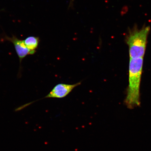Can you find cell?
<instances>
[{"label":"cell","instance_id":"2","mask_svg":"<svg viewBox=\"0 0 151 151\" xmlns=\"http://www.w3.org/2000/svg\"><path fill=\"white\" fill-rule=\"evenodd\" d=\"M150 31L149 26L140 29L134 27L128 30L126 42L129 47L130 58H143L146 51L147 37Z\"/></svg>","mask_w":151,"mask_h":151},{"label":"cell","instance_id":"5","mask_svg":"<svg viewBox=\"0 0 151 151\" xmlns=\"http://www.w3.org/2000/svg\"><path fill=\"white\" fill-rule=\"evenodd\" d=\"M24 42L27 48L30 50L36 52L39 42V37L33 36L28 37L24 40Z\"/></svg>","mask_w":151,"mask_h":151},{"label":"cell","instance_id":"3","mask_svg":"<svg viewBox=\"0 0 151 151\" xmlns=\"http://www.w3.org/2000/svg\"><path fill=\"white\" fill-rule=\"evenodd\" d=\"M81 84V82L73 84H58L54 87L45 98L62 99L67 96L75 88Z\"/></svg>","mask_w":151,"mask_h":151},{"label":"cell","instance_id":"4","mask_svg":"<svg viewBox=\"0 0 151 151\" xmlns=\"http://www.w3.org/2000/svg\"><path fill=\"white\" fill-rule=\"evenodd\" d=\"M5 39L14 45L15 50L19 58L20 63L22 60L26 56L29 55L34 54L36 52L29 50L24 44V40H20L16 37L13 36L11 37H6Z\"/></svg>","mask_w":151,"mask_h":151},{"label":"cell","instance_id":"1","mask_svg":"<svg viewBox=\"0 0 151 151\" xmlns=\"http://www.w3.org/2000/svg\"><path fill=\"white\" fill-rule=\"evenodd\" d=\"M143 64V58H130L129 85L125 104L129 109L140 105V85Z\"/></svg>","mask_w":151,"mask_h":151}]
</instances>
